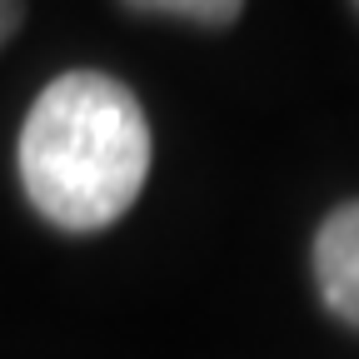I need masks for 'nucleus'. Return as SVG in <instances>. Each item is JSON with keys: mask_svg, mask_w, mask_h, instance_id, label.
<instances>
[{"mask_svg": "<svg viewBox=\"0 0 359 359\" xmlns=\"http://www.w3.org/2000/svg\"><path fill=\"white\" fill-rule=\"evenodd\" d=\"M15 155L25 200L40 219L90 235L140 200L150 175V120L115 75L65 70L35 95Z\"/></svg>", "mask_w": 359, "mask_h": 359, "instance_id": "f257e3e1", "label": "nucleus"}, {"mask_svg": "<svg viewBox=\"0 0 359 359\" xmlns=\"http://www.w3.org/2000/svg\"><path fill=\"white\" fill-rule=\"evenodd\" d=\"M314 285L334 320L359 330V200L339 205L314 235Z\"/></svg>", "mask_w": 359, "mask_h": 359, "instance_id": "f03ea898", "label": "nucleus"}, {"mask_svg": "<svg viewBox=\"0 0 359 359\" xmlns=\"http://www.w3.org/2000/svg\"><path fill=\"white\" fill-rule=\"evenodd\" d=\"M125 6L145 15H180L195 25H230L245 11V0H125Z\"/></svg>", "mask_w": 359, "mask_h": 359, "instance_id": "7ed1b4c3", "label": "nucleus"}, {"mask_svg": "<svg viewBox=\"0 0 359 359\" xmlns=\"http://www.w3.org/2000/svg\"><path fill=\"white\" fill-rule=\"evenodd\" d=\"M20 15H25V0H0V45L20 30Z\"/></svg>", "mask_w": 359, "mask_h": 359, "instance_id": "20e7f679", "label": "nucleus"}, {"mask_svg": "<svg viewBox=\"0 0 359 359\" xmlns=\"http://www.w3.org/2000/svg\"><path fill=\"white\" fill-rule=\"evenodd\" d=\"M354 6H359V0H354Z\"/></svg>", "mask_w": 359, "mask_h": 359, "instance_id": "39448f33", "label": "nucleus"}]
</instances>
